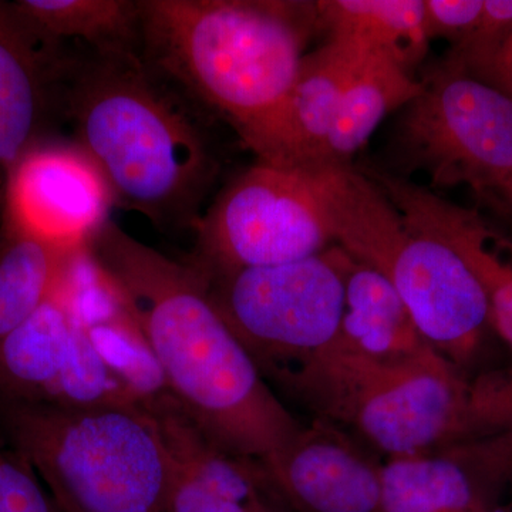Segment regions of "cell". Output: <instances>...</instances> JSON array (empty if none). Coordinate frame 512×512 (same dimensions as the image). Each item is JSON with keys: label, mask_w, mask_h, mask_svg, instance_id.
Returning a JSON list of instances; mask_svg holds the SVG:
<instances>
[{"label": "cell", "mask_w": 512, "mask_h": 512, "mask_svg": "<svg viewBox=\"0 0 512 512\" xmlns=\"http://www.w3.org/2000/svg\"><path fill=\"white\" fill-rule=\"evenodd\" d=\"M90 258L153 356L165 390L218 447L262 463L302 430L212 301L207 278L109 220Z\"/></svg>", "instance_id": "obj_1"}, {"label": "cell", "mask_w": 512, "mask_h": 512, "mask_svg": "<svg viewBox=\"0 0 512 512\" xmlns=\"http://www.w3.org/2000/svg\"><path fill=\"white\" fill-rule=\"evenodd\" d=\"M204 113L140 52L67 56L62 116L74 143L100 171L114 207L161 231H192L220 174Z\"/></svg>", "instance_id": "obj_2"}, {"label": "cell", "mask_w": 512, "mask_h": 512, "mask_svg": "<svg viewBox=\"0 0 512 512\" xmlns=\"http://www.w3.org/2000/svg\"><path fill=\"white\" fill-rule=\"evenodd\" d=\"M141 56L239 137L258 127L295 82L320 28L316 3L140 0Z\"/></svg>", "instance_id": "obj_3"}, {"label": "cell", "mask_w": 512, "mask_h": 512, "mask_svg": "<svg viewBox=\"0 0 512 512\" xmlns=\"http://www.w3.org/2000/svg\"><path fill=\"white\" fill-rule=\"evenodd\" d=\"M164 392L140 332L87 251L56 295L0 342V400L86 409Z\"/></svg>", "instance_id": "obj_4"}, {"label": "cell", "mask_w": 512, "mask_h": 512, "mask_svg": "<svg viewBox=\"0 0 512 512\" xmlns=\"http://www.w3.org/2000/svg\"><path fill=\"white\" fill-rule=\"evenodd\" d=\"M311 178L333 244L389 281L421 335L453 365L471 359L491 328L483 286L446 242L410 227L375 181L350 167Z\"/></svg>", "instance_id": "obj_5"}, {"label": "cell", "mask_w": 512, "mask_h": 512, "mask_svg": "<svg viewBox=\"0 0 512 512\" xmlns=\"http://www.w3.org/2000/svg\"><path fill=\"white\" fill-rule=\"evenodd\" d=\"M0 434L63 512H168L171 458L147 403L63 409L0 400Z\"/></svg>", "instance_id": "obj_6"}, {"label": "cell", "mask_w": 512, "mask_h": 512, "mask_svg": "<svg viewBox=\"0 0 512 512\" xmlns=\"http://www.w3.org/2000/svg\"><path fill=\"white\" fill-rule=\"evenodd\" d=\"M284 380L390 458L427 454L461 439L470 384L433 348L379 360L336 342Z\"/></svg>", "instance_id": "obj_7"}, {"label": "cell", "mask_w": 512, "mask_h": 512, "mask_svg": "<svg viewBox=\"0 0 512 512\" xmlns=\"http://www.w3.org/2000/svg\"><path fill=\"white\" fill-rule=\"evenodd\" d=\"M212 301L259 370L285 377L338 342L345 315V252L207 278Z\"/></svg>", "instance_id": "obj_8"}, {"label": "cell", "mask_w": 512, "mask_h": 512, "mask_svg": "<svg viewBox=\"0 0 512 512\" xmlns=\"http://www.w3.org/2000/svg\"><path fill=\"white\" fill-rule=\"evenodd\" d=\"M192 232L187 261L205 278L288 264L335 245L308 174L262 161L218 192Z\"/></svg>", "instance_id": "obj_9"}, {"label": "cell", "mask_w": 512, "mask_h": 512, "mask_svg": "<svg viewBox=\"0 0 512 512\" xmlns=\"http://www.w3.org/2000/svg\"><path fill=\"white\" fill-rule=\"evenodd\" d=\"M394 148L407 173L439 188L468 185L481 198L512 173V99L441 64L400 117Z\"/></svg>", "instance_id": "obj_10"}, {"label": "cell", "mask_w": 512, "mask_h": 512, "mask_svg": "<svg viewBox=\"0 0 512 512\" xmlns=\"http://www.w3.org/2000/svg\"><path fill=\"white\" fill-rule=\"evenodd\" d=\"M109 187L76 143L35 144L10 177L5 214L33 234L80 248L110 220Z\"/></svg>", "instance_id": "obj_11"}, {"label": "cell", "mask_w": 512, "mask_h": 512, "mask_svg": "<svg viewBox=\"0 0 512 512\" xmlns=\"http://www.w3.org/2000/svg\"><path fill=\"white\" fill-rule=\"evenodd\" d=\"M369 56L332 40L305 55L284 100L242 141L262 163L298 171L319 168L343 93Z\"/></svg>", "instance_id": "obj_12"}, {"label": "cell", "mask_w": 512, "mask_h": 512, "mask_svg": "<svg viewBox=\"0 0 512 512\" xmlns=\"http://www.w3.org/2000/svg\"><path fill=\"white\" fill-rule=\"evenodd\" d=\"M171 458L168 512H271L259 463L208 439L167 392L147 402Z\"/></svg>", "instance_id": "obj_13"}, {"label": "cell", "mask_w": 512, "mask_h": 512, "mask_svg": "<svg viewBox=\"0 0 512 512\" xmlns=\"http://www.w3.org/2000/svg\"><path fill=\"white\" fill-rule=\"evenodd\" d=\"M259 466L289 511L379 512L380 468L328 430L302 429Z\"/></svg>", "instance_id": "obj_14"}, {"label": "cell", "mask_w": 512, "mask_h": 512, "mask_svg": "<svg viewBox=\"0 0 512 512\" xmlns=\"http://www.w3.org/2000/svg\"><path fill=\"white\" fill-rule=\"evenodd\" d=\"M67 55L43 45L12 3L0 2V200L47 117L62 114Z\"/></svg>", "instance_id": "obj_15"}, {"label": "cell", "mask_w": 512, "mask_h": 512, "mask_svg": "<svg viewBox=\"0 0 512 512\" xmlns=\"http://www.w3.org/2000/svg\"><path fill=\"white\" fill-rule=\"evenodd\" d=\"M366 175L410 227L446 242L466 261L487 296L491 328L512 350L511 242L498 235L477 211L444 200L431 188L382 171L370 170Z\"/></svg>", "instance_id": "obj_16"}, {"label": "cell", "mask_w": 512, "mask_h": 512, "mask_svg": "<svg viewBox=\"0 0 512 512\" xmlns=\"http://www.w3.org/2000/svg\"><path fill=\"white\" fill-rule=\"evenodd\" d=\"M345 289L340 345L379 360L407 359L431 348L389 281L346 252Z\"/></svg>", "instance_id": "obj_17"}, {"label": "cell", "mask_w": 512, "mask_h": 512, "mask_svg": "<svg viewBox=\"0 0 512 512\" xmlns=\"http://www.w3.org/2000/svg\"><path fill=\"white\" fill-rule=\"evenodd\" d=\"M84 247L47 241L5 214L0 229V342L56 295Z\"/></svg>", "instance_id": "obj_18"}, {"label": "cell", "mask_w": 512, "mask_h": 512, "mask_svg": "<svg viewBox=\"0 0 512 512\" xmlns=\"http://www.w3.org/2000/svg\"><path fill=\"white\" fill-rule=\"evenodd\" d=\"M319 26L332 42L367 55L390 57L412 69L426 55L429 37L424 0H325L315 2Z\"/></svg>", "instance_id": "obj_19"}, {"label": "cell", "mask_w": 512, "mask_h": 512, "mask_svg": "<svg viewBox=\"0 0 512 512\" xmlns=\"http://www.w3.org/2000/svg\"><path fill=\"white\" fill-rule=\"evenodd\" d=\"M12 6L50 49L79 40L94 53H141L140 0H19Z\"/></svg>", "instance_id": "obj_20"}, {"label": "cell", "mask_w": 512, "mask_h": 512, "mask_svg": "<svg viewBox=\"0 0 512 512\" xmlns=\"http://www.w3.org/2000/svg\"><path fill=\"white\" fill-rule=\"evenodd\" d=\"M421 90L423 82H417L402 64L387 56L367 57L343 93L319 168L350 167L379 124Z\"/></svg>", "instance_id": "obj_21"}, {"label": "cell", "mask_w": 512, "mask_h": 512, "mask_svg": "<svg viewBox=\"0 0 512 512\" xmlns=\"http://www.w3.org/2000/svg\"><path fill=\"white\" fill-rule=\"evenodd\" d=\"M487 488L458 458H390L380 468L379 512H494Z\"/></svg>", "instance_id": "obj_22"}, {"label": "cell", "mask_w": 512, "mask_h": 512, "mask_svg": "<svg viewBox=\"0 0 512 512\" xmlns=\"http://www.w3.org/2000/svg\"><path fill=\"white\" fill-rule=\"evenodd\" d=\"M512 36V0H484L477 22L451 46L444 66L485 82L491 67Z\"/></svg>", "instance_id": "obj_23"}, {"label": "cell", "mask_w": 512, "mask_h": 512, "mask_svg": "<svg viewBox=\"0 0 512 512\" xmlns=\"http://www.w3.org/2000/svg\"><path fill=\"white\" fill-rule=\"evenodd\" d=\"M512 430V369L470 384L461 439H481ZM457 443V444H458Z\"/></svg>", "instance_id": "obj_24"}, {"label": "cell", "mask_w": 512, "mask_h": 512, "mask_svg": "<svg viewBox=\"0 0 512 512\" xmlns=\"http://www.w3.org/2000/svg\"><path fill=\"white\" fill-rule=\"evenodd\" d=\"M0 512H63L33 467L0 434Z\"/></svg>", "instance_id": "obj_25"}, {"label": "cell", "mask_w": 512, "mask_h": 512, "mask_svg": "<svg viewBox=\"0 0 512 512\" xmlns=\"http://www.w3.org/2000/svg\"><path fill=\"white\" fill-rule=\"evenodd\" d=\"M447 454L466 464L491 495L512 484V430L454 444Z\"/></svg>", "instance_id": "obj_26"}, {"label": "cell", "mask_w": 512, "mask_h": 512, "mask_svg": "<svg viewBox=\"0 0 512 512\" xmlns=\"http://www.w3.org/2000/svg\"><path fill=\"white\" fill-rule=\"evenodd\" d=\"M484 0H424V20L429 40L460 42L477 22Z\"/></svg>", "instance_id": "obj_27"}, {"label": "cell", "mask_w": 512, "mask_h": 512, "mask_svg": "<svg viewBox=\"0 0 512 512\" xmlns=\"http://www.w3.org/2000/svg\"><path fill=\"white\" fill-rule=\"evenodd\" d=\"M484 83L497 87L512 99V36L495 59Z\"/></svg>", "instance_id": "obj_28"}, {"label": "cell", "mask_w": 512, "mask_h": 512, "mask_svg": "<svg viewBox=\"0 0 512 512\" xmlns=\"http://www.w3.org/2000/svg\"><path fill=\"white\" fill-rule=\"evenodd\" d=\"M483 198L504 220H512V173L497 190Z\"/></svg>", "instance_id": "obj_29"}, {"label": "cell", "mask_w": 512, "mask_h": 512, "mask_svg": "<svg viewBox=\"0 0 512 512\" xmlns=\"http://www.w3.org/2000/svg\"><path fill=\"white\" fill-rule=\"evenodd\" d=\"M505 221L510 222V227L512 229V220H505Z\"/></svg>", "instance_id": "obj_30"}, {"label": "cell", "mask_w": 512, "mask_h": 512, "mask_svg": "<svg viewBox=\"0 0 512 512\" xmlns=\"http://www.w3.org/2000/svg\"><path fill=\"white\" fill-rule=\"evenodd\" d=\"M271 512H278V511H276V510H274V508H272Z\"/></svg>", "instance_id": "obj_31"}, {"label": "cell", "mask_w": 512, "mask_h": 512, "mask_svg": "<svg viewBox=\"0 0 512 512\" xmlns=\"http://www.w3.org/2000/svg\"><path fill=\"white\" fill-rule=\"evenodd\" d=\"M512 512V511H511Z\"/></svg>", "instance_id": "obj_32"}]
</instances>
